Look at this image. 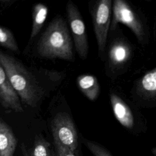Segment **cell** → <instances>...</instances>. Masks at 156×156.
Instances as JSON below:
<instances>
[{
    "instance_id": "obj_1",
    "label": "cell",
    "mask_w": 156,
    "mask_h": 156,
    "mask_svg": "<svg viewBox=\"0 0 156 156\" xmlns=\"http://www.w3.org/2000/svg\"><path fill=\"white\" fill-rule=\"evenodd\" d=\"M0 63L21 101L30 107H35L44 91L34 75L20 62L1 49Z\"/></svg>"
},
{
    "instance_id": "obj_2",
    "label": "cell",
    "mask_w": 156,
    "mask_h": 156,
    "mask_svg": "<svg viewBox=\"0 0 156 156\" xmlns=\"http://www.w3.org/2000/svg\"><path fill=\"white\" fill-rule=\"evenodd\" d=\"M37 51L46 58L74 60L72 39L63 18H55L49 24L38 40Z\"/></svg>"
},
{
    "instance_id": "obj_3",
    "label": "cell",
    "mask_w": 156,
    "mask_h": 156,
    "mask_svg": "<svg viewBox=\"0 0 156 156\" xmlns=\"http://www.w3.org/2000/svg\"><path fill=\"white\" fill-rule=\"evenodd\" d=\"M119 23L127 26L141 44L147 43L148 30L141 15L132 5L124 0H115L113 2L112 20L110 28L111 32L116 29Z\"/></svg>"
},
{
    "instance_id": "obj_4",
    "label": "cell",
    "mask_w": 156,
    "mask_h": 156,
    "mask_svg": "<svg viewBox=\"0 0 156 156\" xmlns=\"http://www.w3.org/2000/svg\"><path fill=\"white\" fill-rule=\"evenodd\" d=\"M133 56L132 44L123 36L115 37L109 44L107 54V74L112 78L126 71Z\"/></svg>"
},
{
    "instance_id": "obj_5",
    "label": "cell",
    "mask_w": 156,
    "mask_h": 156,
    "mask_svg": "<svg viewBox=\"0 0 156 156\" xmlns=\"http://www.w3.org/2000/svg\"><path fill=\"white\" fill-rule=\"evenodd\" d=\"M51 127L55 151H76L78 146L77 131L68 113H58L52 119Z\"/></svg>"
},
{
    "instance_id": "obj_6",
    "label": "cell",
    "mask_w": 156,
    "mask_h": 156,
    "mask_svg": "<svg viewBox=\"0 0 156 156\" xmlns=\"http://www.w3.org/2000/svg\"><path fill=\"white\" fill-rule=\"evenodd\" d=\"M112 1L99 0L91 9V16L99 54L104 57L112 13Z\"/></svg>"
},
{
    "instance_id": "obj_7",
    "label": "cell",
    "mask_w": 156,
    "mask_h": 156,
    "mask_svg": "<svg viewBox=\"0 0 156 156\" xmlns=\"http://www.w3.org/2000/svg\"><path fill=\"white\" fill-rule=\"evenodd\" d=\"M110 101L116 120L126 129L133 131L141 122V114L136 107L116 91L110 93Z\"/></svg>"
},
{
    "instance_id": "obj_8",
    "label": "cell",
    "mask_w": 156,
    "mask_h": 156,
    "mask_svg": "<svg viewBox=\"0 0 156 156\" xmlns=\"http://www.w3.org/2000/svg\"><path fill=\"white\" fill-rule=\"evenodd\" d=\"M131 94L138 106L144 108L156 107V67L134 83Z\"/></svg>"
},
{
    "instance_id": "obj_9",
    "label": "cell",
    "mask_w": 156,
    "mask_h": 156,
    "mask_svg": "<svg viewBox=\"0 0 156 156\" xmlns=\"http://www.w3.org/2000/svg\"><path fill=\"white\" fill-rule=\"evenodd\" d=\"M66 13L76 50L79 56L85 60L88 54V43L84 21L78 9L71 1L67 3Z\"/></svg>"
},
{
    "instance_id": "obj_10",
    "label": "cell",
    "mask_w": 156,
    "mask_h": 156,
    "mask_svg": "<svg viewBox=\"0 0 156 156\" xmlns=\"http://www.w3.org/2000/svg\"><path fill=\"white\" fill-rule=\"evenodd\" d=\"M0 103L5 109L23 112L21 100L13 88L6 72L0 63Z\"/></svg>"
},
{
    "instance_id": "obj_11",
    "label": "cell",
    "mask_w": 156,
    "mask_h": 156,
    "mask_svg": "<svg viewBox=\"0 0 156 156\" xmlns=\"http://www.w3.org/2000/svg\"><path fill=\"white\" fill-rule=\"evenodd\" d=\"M17 143L11 127L0 118V156H13Z\"/></svg>"
},
{
    "instance_id": "obj_12",
    "label": "cell",
    "mask_w": 156,
    "mask_h": 156,
    "mask_svg": "<svg viewBox=\"0 0 156 156\" xmlns=\"http://www.w3.org/2000/svg\"><path fill=\"white\" fill-rule=\"evenodd\" d=\"M80 91L91 101H95L100 93V86L97 78L91 74H82L77 78Z\"/></svg>"
},
{
    "instance_id": "obj_13",
    "label": "cell",
    "mask_w": 156,
    "mask_h": 156,
    "mask_svg": "<svg viewBox=\"0 0 156 156\" xmlns=\"http://www.w3.org/2000/svg\"><path fill=\"white\" fill-rule=\"evenodd\" d=\"M48 7L43 3L35 4L32 9V24L30 39L34 38L40 31L47 18Z\"/></svg>"
},
{
    "instance_id": "obj_14",
    "label": "cell",
    "mask_w": 156,
    "mask_h": 156,
    "mask_svg": "<svg viewBox=\"0 0 156 156\" xmlns=\"http://www.w3.org/2000/svg\"><path fill=\"white\" fill-rule=\"evenodd\" d=\"M0 45L12 51H18V46L13 33L2 26H0Z\"/></svg>"
},
{
    "instance_id": "obj_15",
    "label": "cell",
    "mask_w": 156,
    "mask_h": 156,
    "mask_svg": "<svg viewBox=\"0 0 156 156\" xmlns=\"http://www.w3.org/2000/svg\"><path fill=\"white\" fill-rule=\"evenodd\" d=\"M32 155L51 156L50 143L41 135H38L35 136Z\"/></svg>"
},
{
    "instance_id": "obj_16",
    "label": "cell",
    "mask_w": 156,
    "mask_h": 156,
    "mask_svg": "<svg viewBox=\"0 0 156 156\" xmlns=\"http://www.w3.org/2000/svg\"><path fill=\"white\" fill-rule=\"evenodd\" d=\"M84 143L94 156H113L106 148L94 141L85 140Z\"/></svg>"
},
{
    "instance_id": "obj_17",
    "label": "cell",
    "mask_w": 156,
    "mask_h": 156,
    "mask_svg": "<svg viewBox=\"0 0 156 156\" xmlns=\"http://www.w3.org/2000/svg\"><path fill=\"white\" fill-rule=\"evenodd\" d=\"M57 156H77L75 152L68 150H60L56 151Z\"/></svg>"
},
{
    "instance_id": "obj_18",
    "label": "cell",
    "mask_w": 156,
    "mask_h": 156,
    "mask_svg": "<svg viewBox=\"0 0 156 156\" xmlns=\"http://www.w3.org/2000/svg\"><path fill=\"white\" fill-rule=\"evenodd\" d=\"M21 149H22V151H23V155L24 156H30L29 154H28V153L27 152V151H26V149H25V147H24V146H21Z\"/></svg>"
},
{
    "instance_id": "obj_19",
    "label": "cell",
    "mask_w": 156,
    "mask_h": 156,
    "mask_svg": "<svg viewBox=\"0 0 156 156\" xmlns=\"http://www.w3.org/2000/svg\"><path fill=\"white\" fill-rule=\"evenodd\" d=\"M151 151H152V153L155 156H156V147H153Z\"/></svg>"
}]
</instances>
